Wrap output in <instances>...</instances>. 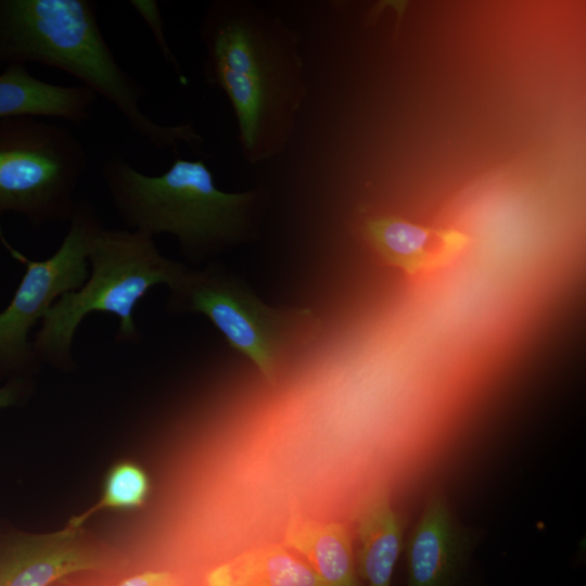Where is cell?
I'll use <instances>...</instances> for the list:
<instances>
[{"label":"cell","instance_id":"6da1fadb","mask_svg":"<svg viewBox=\"0 0 586 586\" xmlns=\"http://www.w3.org/2000/svg\"><path fill=\"white\" fill-rule=\"evenodd\" d=\"M200 38L205 81L234 111L243 158L256 165L281 154L308 93L298 35L253 1L216 0Z\"/></svg>","mask_w":586,"mask_h":586},{"label":"cell","instance_id":"7a4b0ae2","mask_svg":"<svg viewBox=\"0 0 586 586\" xmlns=\"http://www.w3.org/2000/svg\"><path fill=\"white\" fill-rule=\"evenodd\" d=\"M39 63L62 71L109 102L156 148L203 144L191 123L162 125L143 112L142 87L107 44L89 0H0V66Z\"/></svg>","mask_w":586,"mask_h":586},{"label":"cell","instance_id":"3957f363","mask_svg":"<svg viewBox=\"0 0 586 586\" xmlns=\"http://www.w3.org/2000/svg\"><path fill=\"white\" fill-rule=\"evenodd\" d=\"M101 176L129 228L151 237L170 233L193 255L242 239L266 196L262 188L225 192L203 160L178 155L163 174L150 176L113 153L102 164Z\"/></svg>","mask_w":586,"mask_h":586},{"label":"cell","instance_id":"277c9868","mask_svg":"<svg viewBox=\"0 0 586 586\" xmlns=\"http://www.w3.org/2000/svg\"><path fill=\"white\" fill-rule=\"evenodd\" d=\"M88 262L91 275L82 286L64 293L48 309L31 344L36 357L65 365L80 321L90 313L119 318L118 340L135 341L133 309L156 284L174 289L188 268L160 254L153 237L123 229H105L94 237Z\"/></svg>","mask_w":586,"mask_h":586},{"label":"cell","instance_id":"5b68a950","mask_svg":"<svg viewBox=\"0 0 586 586\" xmlns=\"http://www.w3.org/2000/svg\"><path fill=\"white\" fill-rule=\"evenodd\" d=\"M88 167L84 143L66 126L33 116L0 119V216L34 226L69 220Z\"/></svg>","mask_w":586,"mask_h":586},{"label":"cell","instance_id":"8992f818","mask_svg":"<svg viewBox=\"0 0 586 586\" xmlns=\"http://www.w3.org/2000/svg\"><path fill=\"white\" fill-rule=\"evenodd\" d=\"M180 307L206 316L229 345L275 382L285 358L310 340L318 327L307 308H273L230 277L187 270L171 289Z\"/></svg>","mask_w":586,"mask_h":586},{"label":"cell","instance_id":"52a82bcc","mask_svg":"<svg viewBox=\"0 0 586 586\" xmlns=\"http://www.w3.org/2000/svg\"><path fill=\"white\" fill-rule=\"evenodd\" d=\"M69 228L58 251L44 260H31L13 249L0 228V240L25 265V275L8 307L0 313V366L21 367L37 357L28 332L64 293L76 291L88 278V254L103 225L92 205L77 201Z\"/></svg>","mask_w":586,"mask_h":586},{"label":"cell","instance_id":"ba28073f","mask_svg":"<svg viewBox=\"0 0 586 586\" xmlns=\"http://www.w3.org/2000/svg\"><path fill=\"white\" fill-rule=\"evenodd\" d=\"M103 565L102 556L84 540L81 527L66 525L52 534L24 535L9 544L0 553V586H49Z\"/></svg>","mask_w":586,"mask_h":586},{"label":"cell","instance_id":"9c48e42d","mask_svg":"<svg viewBox=\"0 0 586 586\" xmlns=\"http://www.w3.org/2000/svg\"><path fill=\"white\" fill-rule=\"evenodd\" d=\"M365 235L387 264L410 276L447 266L469 242L458 230L420 226L388 215L369 219Z\"/></svg>","mask_w":586,"mask_h":586},{"label":"cell","instance_id":"30bf717a","mask_svg":"<svg viewBox=\"0 0 586 586\" xmlns=\"http://www.w3.org/2000/svg\"><path fill=\"white\" fill-rule=\"evenodd\" d=\"M467 546L440 494H432L407 544L408 586H456Z\"/></svg>","mask_w":586,"mask_h":586},{"label":"cell","instance_id":"8fae6325","mask_svg":"<svg viewBox=\"0 0 586 586\" xmlns=\"http://www.w3.org/2000/svg\"><path fill=\"white\" fill-rule=\"evenodd\" d=\"M88 88L55 85L34 76L25 65L0 73V119L16 116L87 122L97 100Z\"/></svg>","mask_w":586,"mask_h":586},{"label":"cell","instance_id":"7c38bea8","mask_svg":"<svg viewBox=\"0 0 586 586\" xmlns=\"http://www.w3.org/2000/svg\"><path fill=\"white\" fill-rule=\"evenodd\" d=\"M284 542L307 559L320 586H358L351 536L343 524L294 514Z\"/></svg>","mask_w":586,"mask_h":586},{"label":"cell","instance_id":"4fadbf2b","mask_svg":"<svg viewBox=\"0 0 586 586\" xmlns=\"http://www.w3.org/2000/svg\"><path fill=\"white\" fill-rule=\"evenodd\" d=\"M358 569L368 586H391L402 527L385 487L372 489L357 514Z\"/></svg>","mask_w":586,"mask_h":586},{"label":"cell","instance_id":"5bb4252c","mask_svg":"<svg viewBox=\"0 0 586 586\" xmlns=\"http://www.w3.org/2000/svg\"><path fill=\"white\" fill-rule=\"evenodd\" d=\"M205 586H320L313 569L280 545L242 552L211 569Z\"/></svg>","mask_w":586,"mask_h":586},{"label":"cell","instance_id":"9a60e30c","mask_svg":"<svg viewBox=\"0 0 586 586\" xmlns=\"http://www.w3.org/2000/svg\"><path fill=\"white\" fill-rule=\"evenodd\" d=\"M151 493L146 471L137 462L120 460L106 472L100 499L85 512L73 517L67 525L79 528L93 514L102 510H136L142 508Z\"/></svg>","mask_w":586,"mask_h":586},{"label":"cell","instance_id":"2e32d148","mask_svg":"<svg viewBox=\"0 0 586 586\" xmlns=\"http://www.w3.org/2000/svg\"><path fill=\"white\" fill-rule=\"evenodd\" d=\"M129 5L136 11V13L146 24L151 33L155 38V42L162 51L163 56L169 62L179 75V79L182 84H186L187 79L183 76L180 65L169 48L166 37L164 35V25L162 13L155 1L149 0H131Z\"/></svg>","mask_w":586,"mask_h":586},{"label":"cell","instance_id":"e0dca14e","mask_svg":"<svg viewBox=\"0 0 586 586\" xmlns=\"http://www.w3.org/2000/svg\"><path fill=\"white\" fill-rule=\"evenodd\" d=\"M116 586H182L169 571H145L124 578Z\"/></svg>","mask_w":586,"mask_h":586},{"label":"cell","instance_id":"ac0fdd59","mask_svg":"<svg viewBox=\"0 0 586 586\" xmlns=\"http://www.w3.org/2000/svg\"><path fill=\"white\" fill-rule=\"evenodd\" d=\"M18 396V386L15 383L0 388V409L14 404Z\"/></svg>","mask_w":586,"mask_h":586}]
</instances>
